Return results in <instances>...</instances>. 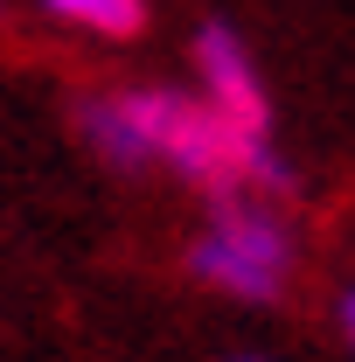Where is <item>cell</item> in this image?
Returning a JSON list of instances; mask_svg holds the SVG:
<instances>
[{
	"mask_svg": "<svg viewBox=\"0 0 355 362\" xmlns=\"http://www.w3.org/2000/svg\"><path fill=\"white\" fill-rule=\"evenodd\" d=\"M195 90L216 105L230 126H244V133H272L265 77H258L251 49L237 42L230 28H202V35H195Z\"/></svg>",
	"mask_w": 355,
	"mask_h": 362,
	"instance_id": "obj_3",
	"label": "cell"
},
{
	"mask_svg": "<svg viewBox=\"0 0 355 362\" xmlns=\"http://www.w3.org/2000/svg\"><path fill=\"white\" fill-rule=\"evenodd\" d=\"M56 21H70V28H84V35H133L139 21H146V7L139 0H42Z\"/></svg>",
	"mask_w": 355,
	"mask_h": 362,
	"instance_id": "obj_4",
	"label": "cell"
},
{
	"mask_svg": "<svg viewBox=\"0 0 355 362\" xmlns=\"http://www.w3.org/2000/svg\"><path fill=\"white\" fill-rule=\"evenodd\" d=\"M342 334H349V349H355V293H342Z\"/></svg>",
	"mask_w": 355,
	"mask_h": 362,
	"instance_id": "obj_5",
	"label": "cell"
},
{
	"mask_svg": "<svg viewBox=\"0 0 355 362\" xmlns=\"http://www.w3.org/2000/svg\"><path fill=\"white\" fill-rule=\"evenodd\" d=\"M84 139L119 160V168H168L209 195H286L293 168L272 146V133L230 126L202 90H168V84H133L105 90L84 105Z\"/></svg>",
	"mask_w": 355,
	"mask_h": 362,
	"instance_id": "obj_1",
	"label": "cell"
},
{
	"mask_svg": "<svg viewBox=\"0 0 355 362\" xmlns=\"http://www.w3.org/2000/svg\"><path fill=\"white\" fill-rule=\"evenodd\" d=\"M188 272L202 286H216L230 300H279L286 279H293V230L272 209L265 195L237 188V195H216L209 223L188 251Z\"/></svg>",
	"mask_w": 355,
	"mask_h": 362,
	"instance_id": "obj_2",
	"label": "cell"
},
{
	"mask_svg": "<svg viewBox=\"0 0 355 362\" xmlns=\"http://www.w3.org/2000/svg\"><path fill=\"white\" fill-rule=\"evenodd\" d=\"M237 362H272V356H237Z\"/></svg>",
	"mask_w": 355,
	"mask_h": 362,
	"instance_id": "obj_6",
	"label": "cell"
}]
</instances>
